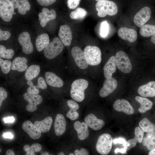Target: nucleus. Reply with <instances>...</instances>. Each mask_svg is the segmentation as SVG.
<instances>
[{
	"mask_svg": "<svg viewBox=\"0 0 155 155\" xmlns=\"http://www.w3.org/2000/svg\"><path fill=\"white\" fill-rule=\"evenodd\" d=\"M38 88L44 90L47 88V83L44 79L42 77L38 78L37 80V84L36 85Z\"/></svg>",
	"mask_w": 155,
	"mask_h": 155,
	"instance_id": "nucleus-41",
	"label": "nucleus"
},
{
	"mask_svg": "<svg viewBox=\"0 0 155 155\" xmlns=\"http://www.w3.org/2000/svg\"><path fill=\"white\" fill-rule=\"evenodd\" d=\"M127 147H125L124 148L121 149L117 148L115 150V154L118 152H120L123 154L126 153Z\"/></svg>",
	"mask_w": 155,
	"mask_h": 155,
	"instance_id": "nucleus-49",
	"label": "nucleus"
},
{
	"mask_svg": "<svg viewBox=\"0 0 155 155\" xmlns=\"http://www.w3.org/2000/svg\"><path fill=\"white\" fill-rule=\"evenodd\" d=\"M15 9H18L19 13L24 15L30 9V5L28 0H10Z\"/></svg>",
	"mask_w": 155,
	"mask_h": 155,
	"instance_id": "nucleus-25",
	"label": "nucleus"
},
{
	"mask_svg": "<svg viewBox=\"0 0 155 155\" xmlns=\"http://www.w3.org/2000/svg\"><path fill=\"white\" fill-rule=\"evenodd\" d=\"M135 100L140 104L138 111L140 113H145L152 107V102L147 98L137 96L135 97Z\"/></svg>",
	"mask_w": 155,
	"mask_h": 155,
	"instance_id": "nucleus-31",
	"label": "nucleus"
},
{
	"mask_svg": "<svg viewBox=\"0 0 155 155\" xmlns=\"http://www.w3.org/2000/svg\"><path fill=\"white\" fill-rule=\"evenodd\" d=\"M49 43V36L47 34L43 33L38 35L35 41L37 50L38 52H41L46 48Z\"/></svg>",
	"mask_w": 155,
	"mask_h": 155,
	"instance_id": "nucleus-27",
	"label": "nucleus"
},
{
	"mask_svg": "<svg viewBox=\"0 0 155 155\" xmlns=\"http://www.w3.org/2000/svg\"><path fill=\"white\" fill-rule=\"evenodd\" d=\"M3 136L5 138L11 139L13 137V135L10 133H5L3 134Z\"/></svg>",
	"mask_w": 155,
	"mask_h": 155,
	"instance_id": "nucleus-50",
	"label": "nucleus"
},
{
	"mask_svg": "<svg viewBox=\"0 0 155 155\" xmlns=\"http://www.w3.org/2000/svg\"><path fill=\"white\" fill-rule=\"evenodd\" d=\"M113 142L115 144L117 143L122 144L125 147H127V142L126 140L123 138L120 137L115 139L113 140Z\"/></svg>",
	"mask_w": 155,
	"mask_h": 155,
	"instance_id": "nucleus-47",
	"label": "nucleus"
},
{
	"mask_svg": "<svg viewBox=\"0 0 155 155\" xmlns=\"http://www.w3.org/2000/svg\"><path fill=\"white\" fill-rule=\"evenodd\" d=\"M142 144L147 149L151 150L155 147V132H148L143 137Z\"/></svg>",
	"mask_w": 155,
	"mask_h": 155,
	"instance_id": "nucleus-32",
	"label": "nucleus"
},
{
	"mask_svg": "<svg viewBox=\"0 0 155 155\" xmlns=\"http://www.w3.org/2000/svg\"><path fill=\"white\" fill-rule=\"evenodd\" d=\"M40 68L39 65L36 64L30 66L25 70L24 77L26 80H32L39 74Z\"/></svg>",
	"mask_w": 155,
	"mask_h": 155,
	"instance_id": "nucleus-30",
	"label": "nucleus"
},
{
	"mask_svg": "<svg viewBox=\"0 0 155 155\" xmlns=\"http://www.w3.org/2000/svg\"><path fill=\"white\" fill-rule=\"evenodd\" d=\"M58 155H64L65 154L64 153L62 152H60L58 154Z\"/></svg>",
	"mask_w": 155,
	"mask_h": 155,
	"instance_id": "nucleus-55",
	"label": "nucleus"
},
{
	"mask_svg": "<svg viewBox=\"0 0 155 155\" xmlns=\"http://www.w3.org/2000/svg\"><path fill=\"white\" fill-rule=\"evenodd\" d=\"M23 129L34 140L39 139L41 135V132L36 127L34 124L29 120L25 121L22 124Z\"/></svg>",
	"mask_w": 155,
	"mask_h": 155,
	"instance_id": "nucleus-16",
	"label": "nucleus"
},
{
	"mask_svg": "<svg viewBox=\"0 0 155 155\" xmlns=\"http://www.w3.org/2000/svg\"><path fill=\"white\" fill-rule=\"evenodd\" d=\"M23 97L28 103L26 109L30 112H33L36 110L37 105L41 104L43 100L42 98L40 95L27 92L24 94Z\"/></svg>",
	"mask_w": 155,
	"mask_h": 155,
	"instance_id": "nucleus-9",
	"label": "nucleus"
},
{
	"mask_svg": "<svg viewBox=\"0 0 155 155\" xmlns=\"http://www.w3.org/2000/svg\"><path fill=\"white\" fill-rule=\"evenodd\" d=\"M12 62L11 61L7 59L3 60L0 58V66L2 72L5 74L8 73L11 69Z\"/></svg>",
	"mask_w": 155,
	"mask_h": 155,
	"instance_id": "nucleus-38",
	"label": "nucleus"
},
{
	"mask_svg": "<svg viewBox=\"0 0 155 155\" xmlns=\"http://www.w3.org/2000/svg\"><path fill=\"white\" fill-rule=\"evenodd\" d=\"M84 52L89 65L95 66L101 61V52L99 47L95 46L88 45L84 48Z\"/></svg>",
	"mask_w": 155,
	"mask_h": 155,
	"instance_id": "nucleus-3",
	"label": "nucleus"
},
{
	"mask_svg": "<svg viewBox=\"0 0 155 155\" xmlns=\"http://www.w3.org/2000/svg\"><path fill=\"white\" fill-rule=\"evenodd\" d=\"M149 155H155V147L148 153Z\"/></svg>",
	"mask_w": 155,
	"mask_h": 155,
	"instance_id": "nucleus-52",
	"label": "nucleus"
},
{
	"mask_svg": "<svg viewBox=\"0 0 155 155\" xmlns=\"http://www.w3.org/2000/svg\"><path fill=\"white\" fill-rule=\"evenodd\" d=\"M118 34L121 39L131 42H135L137 37V33L136 30L125 27H121L119 29Z\"/></svg>",
	"mask_w": 155,
	"mask_h": 155,
	"instance_id": "nucleus-18",
	"label": "nucleus"
},
{
	"mask_svg": "<svg viewBox=\"0 0 155 155\" xmlns=\"http://www.w3.org/2000/svg\"><path fill=\"white\" fill-rule=\"evenodd\" d=\"M14 54V50L11 49H7L2 45H0V57L7 59H11Z\"/></svg>",
	"mask_w": 155,
	"mask_h": 155,
	"instance_id": "nucleus-37",
	"label": "nucleus"
},
{
	"mask_svg": "<svg viewBox=\"0 0 155 155\" xmlns=\"http://www.w3.org/2000/svg\"><path fill=\"white\" fill-rule=\"evenodd\" d=\"M117 86V80L112 77L106 79L102 87L99 91V95L101 97H106L112 93L116 88Z\"/></svg>",
	"mask_w": 155,
	"mask_h": 155,
	"instance_id": "nucleus-12",
	"label": "nucleus"
},
{
	"mask_svg": "<svg viewBox=\"0 0 155 155\" xmlns=\"http://www.w3.org/2000/svg\"><path fill=\"white\" fill-rule=\"evenodd\" d=\"M80 0H67L68 7L70 9H75L79 5Z\"/></svg>",
	"mask_w": 155,
	"mask_h": 155,
	"instance_id": "nucleus-42",
	"label": "nucleus"
},
{
	"mask_svg": "<svg viewBox=\"0 0 155 155\" xmlns=\"http://www.w3.org/2000/svg\"><path fill=\"white\" fill-rule=\"evenodd\" d=\"M73 127L79 140H83L88 137L89 135L88 126L85 122L76 121L74 123Z\"/></svg>",
	"mask_w": 155,
	"mask_h": 155,
	"instance_id": "nucleus-22",
	"label": "nucleus"
},
{
	"mask_svg": "<svg viewBox=\"0 0 155 155\" xmlns=\"http://www.w3.org/2000/svg\"><path fill=\"white\" fill-rule=\"evenodd\" d=\"M139 94L143 97L155 96V81H152L140 86L138 90Z\"/></svg>",
	"mask_w": 155,
	"mask_h": 155,
	"instance_id": "nucleus-20",
	"label": "nucleus"
},
{
	"mask_svg": "<svg viewBox=\"0 0 155 155\" xmlns=\"http://www.w3.org/2000/svg\"><path fill=\"white\" fill-rule=\"evenodd\" d=\"M56 16V13L54 9H51L49 10L46 8H43L38 15L41 26L44 27L49 21L55 19Z\"/></svg>",
	"mask_w": 155,
	"mask_h": 155,
	"instance_id": "nucleus-15",
	"label": "nucleus"
},
{
	"mask_svg": "<svg viewBox=\"0 0 155 155\" xmlns=\"http://www.w3.org/2000/svg\"><path fill=\"white\" fill-rule=\"evenodd\" d=\"M42 149L41 145L38 143H34L31 146L26 144L23 147L24 150L26 152V155H35V152L41 151Z\"/></svg>",
	"mask_w": 155,
	"mask_h": 155,
	"instance_id": "nucleus-35",
	"label": "nucleus"
},
{
	"mask_svg": "<svg viewBox=\"0 0 155 155\" xmlns=\"http://www.w3.org/2000/svg\"><path fill=\"white\" fill-rule=\"evenodd\" d=\"M96 0V1H100L104 0Z\"/></svg>",
	"mask_w": 155,
	"mask_h": 155,
	"instance_id": "nucleus-57",
	"label": "nucleus"
},
{
	"mask_svg": "<svg viewBox=\"0 0 155 155\" xmlns=\"http://www.w3.org/2000/svg\"><path fill=\"white\" fill-rule=\"evenodd\" d=\"M84 122L88 127L96 131L101 129L105 125L104 121L97 119L92 113H90L86 116L84 119Z\"/></svg>",
	"mask_w": 155,
	"mask_h": 155,
	"instance_id": "nucleus-17",
	"label": "nucleus"
},
{
	"mask_svg": "<svg viewBox=\"0 0 155 155\" xmlns=\"http://www.w3.org/2000/svg\"><path fill=\"white\" fill-rule=\"evenodd\" d=\"M113 138L108 133H104L101 135L98 138L96 148L97 152L101 155L108 154L112 147Z\"/></svg>",
	"mask_w": 155,
	"mask_h": 155,
	"instance_id": "nucleus-4",
	"label": "nucleus"
},
{
	"mask_svg": "<svg viewBox=\"0 0 155 155\" xmlns=\"http://www.w3.org/2000/svg\"><path fill=\"white\" fill-rule=\"evenodd\" d=\"M75 101L73 100H69L67 102V106L70 110L66 114L67 117L71 120L77 119L79 116V114L77 111L79 108V106Z\"/></svg>",
	"mask_w": 155,
	"mask_h": 155,
	"instance_id": "nucleus-26",
	"label": "nucleus"
},
{
	"mask_svg": "<svg viewBox=\"0 0 155 155\" xmlns=\"http://www.w3.org/2000/svg\"><path fill=\"white\" fill-rule=\"evenodd\" d=\"M27 62L28 60L25 57H17L12 63L11 69L19 72H23L28 68Z\"/></svg>",
	"mask_w": 155,
	"mask_h": 155,
	"instance_id": "nucleus-23",
	"label": "nucleus"
},
{
	"mask_svg": "<svg viewBox=\"0 0 155 155\" xmlns=\"http://www.w3.org/2000/svg\"><path fill=\"white\" fill-rule=\"evenodd\" d=\"M40 5L44 6H49L54 3L57 0H36Z\"/></svg>",
	"mask_w": 155,
	"mask_h": 155,
	"instance_id": "nucleus-45",
	"label": "nucleus"
},
{
	"mask_svg": "<svg viewBox=\"0 0 155 155\" xmlns=\"http://www.w3.org/2000/svg\"><path fill=\"white\" fill-rule=\"evenodd\" d=\"M14 8L9 0H0V16L5 22H9L14 13Z\"/></svg>",
	"mask_w": 155,
	"mask_h": 155,
	"instance_id": "nucleus-8",
	"label": "nucleus"
},
{
	"mask_svg": "<svg viewBox=\"0 0 155 155\" xmlns=\"http://www.w3.org/2000/svg\"><path fill=\"white\" fill-rule=\"evenodd\" d=\"M89 85L88 81L84 78L74 80L71 86L70 94L71 98L77 102L83 101L85 98V91Z\"/></svg>",
	"mask_w": 155,
	"mask_h": 155,
	"instance_id": "nucleus-1",
	"label": "nucleus"
},
{
	"mask_svg": "<svg viewBox=\"0 0 155 155\" xmlns=\"http://www.w3.org/2000/svg\"><path fill=\"white\" fill-rule=\"evenodd\" d=\"M140 34L144 37H148L155 34V25L146 24L141 27L140 30Z\"/></svg>",
	"mask_w": 155,
	"mask_h": 155,
	"instance_id": "nucleus-34",
	"label": "nucleus"
},
{
	"mask_svg": "<svg viewBox=\"0 0 155 155\" xmlns=\"http://www.w3.org/2000/svg\"><path fill=\"white\" fill-rule=\"evenodd\" d=\"M151 40L153 43L155 44V34L152 36Z\"/></svg>",
	"mask_w": 155,
	"mask_h": 155,
	"instance_id": "nucleus-53",
	"label": "nucleus"
},
{
	"mask_svg": "<svg viewBox=\"0 0 155 155\" xmlns=\"http://www.w3.org/2000/svg\"><path fill=\"white\" fill-rule=\"evenodd\" d=\"M109 25L107 21H103L101 23L100 34L101 36L104 38L107 35L109 32Z\"/></svg>",
	"mask_w": 155,
	"mask_h": 155,
	"instance_id": "nucleus-39",
	"label": "nucleus"
},
{
	"mask_svg": "<svg viewBox=\"0 0 155 155\" xmlns=\"http://www.w3.org/2000/svg\"><path fill=\"white\" fill-rule=\"evenodd\" d=\"M139 125L144 132H155V125L151 122L147 118H144L140 121Z\"/></svg>",
	"mask_w": 155,
	"mask_h": 155,
	"instance_id": "nucleus-33",
	"label": "nucleus"
},
{
	"mask_svg": "<svg viewBox=\"0 0 155 155\" xmlns=\"http://www.w3.org/2000/svg\"><path fill=\"white\" fill-rule=\"evenodd\" d=\"M115 59L117 68L121 71L127 73L131 71L132 64L128 56L124 52L119 51L117 52Z\"/></svg>",
	"mask_w": 155,
	"mask_h": 155,
	"instance_id": "nucleus-6",
	"label": "nucleus"
},
{
	"mask_svg": "<svg viewBox=\"0 0 155 155\" xmlns=\"http://www.w3.org/2000/svg\"><path fill=\"white\" fill-rule=\"evenodd\" d=\"M27 84L29 86L27 89V92L36 94H38L39 93V88L37 87L36 86L34 85L31 80L28 81Z\"/></svg>",
	"mask_w": 155,
	"mask_h": 155,
	"instance_id": "nucleus-40",
	"label": "nucleus"
},
{
	"mask_svg": "<svg viewBox=\"0 0 155 155\" xmlns=\"http://www.w3.org/2000/svg\"><path fill=\"white\" fill-rule=\"evenodd\" d=\"M69 155H75V154H74L73 153H70L69 154Z\"/></svg>",
	"mask_w": 155,
	"mask_h": 155,
	"instance_id": "nucleus-56",
	"label": "nucleus"
},
{
	"mask_svg": "<svg viewBox=\"0 0 155 155\" xmlns=\"http://www.w3.org/2000/svg\"><path fill=\"white\" fill-rule=\"evenodd\" d=\"M151 13V9L149 7L145 6L142 8L134 17L135 24L138 27L142 26L150 19Z\"/></svg>",
	"mask_w": 155,
	"mask_h": 155,
	"instance_id": "nucleus-11",
	"label": "nucleus"
},
{
	"mask_svg": "<svg viewBox=\"0 0 155 155\" xmlns=\"http://www.w3.org/2000/svg\"><path fill=\"white\" fill-rule=\"evenodd\" d=\"M96 9L98 11L97 15L103 18L106 15L113 16L118 12V8L115 3L113 1L104 0L98 1L95 5Z\"/></svg>",
	"mask_w": 155,
	"mask_h": 155,
	"instance_id": "nucleus-2",
	"label": "nucleus"
},
{
	"mask_svg": "<svg viewBox=\"0 0 155 155\" xmlns=\"http://www.w3.org/2000/svg\"><path fill=\"white\" fill-rule=\"evenodd\" d=\"M44 78L47 84L51 86L60 88L64 85L63 80L53 72H46L44 74Z\"/></svg>",
	"mask_w": 155,
	"mask_h": 155,
	"instance_id": "nucleus-19",
	"label": "nucleus"
},
{
	"mask_svg": "<svg viewBox=\"0 0 155 155\" xmlns=\"http://www.w3.org/2000/svg\"><path fill=\"white\" fill-rule=\"evenodd\" d=\"M71 55L76 65L82 70L86 69L88 67L84 54L79 47H73L71 50Z\"/></svg>",
	"mask_w": 155,
	"mask_h": 155,
	"instance_id": "nucleus-7",
	"label": "nucleus"
},
{
	"mask_svg": "<svg viewBox=\"0 0 155 155\" xmlns=\"http://www.w3.org/2000/svg\"><path fill=\"white\" fill-rule=\"evenodd\" d=\"M54 128L57 136L62 135L65 132L66 127V123L64 116L61 114H57L55 117Z\"/></svg>",
	"mask_w": 155,
	"mask_h": 155,
	"instance_id": "nucleus-21",
	"label": "nucleus"
},
{
	"mask_svg": "<svg viewBox=\"0 0 155 155\" xmlns=\"http://www.w3.org/2000/svg\"><path fill=\"white\" fill-rule=\"evenodd\" d=\"M64 45L59 38H55L44 50V57L49 59L55 58L61 53L64 48Z\"/></svg>",
	"mask_w": 155,
	"mask_h": 155,
	"instance_id": "nucleus-5",
	"label": "nucleus"
},
{
	"mask_svg": "<svg viewBox=\"0 0 155 155\" xmlns=\"http://www.w3.org/2000/svg\"><path fill=\"white\" fill-rule=\"evenodd\" d=\"M53 119L51 117H48L41 121H36L34 124L41 133L48 131L53 123Z\"/></svg>",
	"mask_w": 155,
	"mask_h": 155,
	"instance_id": "nucleus-28",
	"label": "nucleus"
},
{
	"mask_svg": "<svg viewBox=\"0 0 155 155\" xmlns=\"http://www.w3.org/2000/svg\"><path fill=\"white\" fill-rule=\"evenodd\" d=\"M87 12L84 9L81 7L77 8L71 11L70 14L71 18L73 19H80L84 18L87 15Z\"/></svg>",
	"mask_w": 155,
	"mask_h": 155,
	"instance_id": "nucleus-36",
	"label": "nucleus"
},
{
	"mask_svg": "<svg viewBox=\"0 0 155 155\" xmlns=\"http://www.w3.org/2000/svg\"><path fill=\"white\" fill-rule=\"evenodd\" d=\"M115 57L111 56L104 66L103 69L104 75L105 79H108L112 77L113 74L116 70Z\"/></svg>",
	"mask_w": 155,
	"mask_h": 155,
	"instance_id": "nucleus-24",
	"label": "nucleus"
},
{
	"mask_svg": "<svg viewBox=\"0 0 155 155\" xmlns=\"http://www.w3.org/2000/svg\"><path fill=\"white\" fill-rule=\"evenodd\" d=\"M74 154L75 155H88L89 153L86 149L82 148L80 150L78 149L75 150L74 151Z\"/></svg>",
	"mask_w": 155,
	"mask_h": 155,
	"instance_id": "nucleus-46",
	"label": "nucleus"
},
{
	"mask_svg": "<svg viewBox=\"0 0 155 155\" xmlns=\"http://www.w3.org/2000/svg\"><path fill=\"white\" fill-rule=\"evenodd\" d=\"M1 152V149H0V152Z\"/></svg>",
	"mask_w": 155,
	"mask_h": 155,
	"instance_id": "nucleus-58",
	"label": "nucleus"
},
{
	"mask_svg": "<svg viewBox=\"0 0 155 155\" xmlns=\"http://www.w3.org/2000/svg\"><path fill=\"white\" fill-rule=\"evenodd\" d=\"M113 106L115 111L123 112L128 115L132 114L134 112V109L132 105L128 101L124 99L117 100Z\"/></svg>",
	"mask_w": 155,
	"mask_h": 155,
	"instance_id": "nucleus-14",
	"label": "nucleus"
},
{
	"mask_svg": "<svg viewBox=\"0 0 155 155\" xmlns=\"http://www.w3.org/2000/svg\"><path fill=\"white\" fill-rule=\"evenodd\" d=\"M58 34L64 46H69L71 45L72 39V32L68 25L65 24L61 26Z\"/></svg>",
	"mask_w": 155,
	"mask_h": 155,
	"instance_id": "nucleus-13",
	"label": "nucleus"
},
{
	"mask_svg": "<svg viewBox=\"0 0 155 155\" xmlns=\"http://www.w3.org/2000/svg\"><path fill=\"white\" fill-rule=\"evenodd\" d=\"M3 120L5 123H12L15 121V119L13 117H8L3 118Z\"/></svg>",
	"mask_w": 155,
	"mask_h": 155,
	"instance_id": "nucleus-48",
	"label": "nucleus"
},
{
	"mask_svg": "<svg viewBox=\"0 0 155 155\" xmlns=\"http://www.w3.org/2000/svg\"><path fill=\"white\" fill-rule=\"evenodd\" d=\"M18 40L24 53L29 54L33 52V46L29 33L26 31L21 32L18 37Z\"/></svg>",
	"mask_w": 155,
	"mask_h": 155,
	"instance_id": "nucleus-10",
	"label": "nucleus"
},
{
	"mask_svg": "<svg viewBox=\"0 0 155 155\" xmlns=\"http://www.w3.org/2000/svg\"><path fill=\"white\" fill-rule=\"evenodd\" d=\"M144 132L140 127H136L135 129V137L127 142V147L130 148H133L135 146L137 142H142Z\"/></svg>",
	"mask_w": 155,
	"mask_h": 155,
	"instance_id": "nucleus-29",
	"label": "nucleus"
},
{
	"mask_svg": "<svg viewBox=\"0 0 155 155\" xmlns=\"http://www.w3.org/2000/svg\"><path fill=\"white\" fill-rule=\"evenodd\" d=\"M11 36V33L8 31H3L0 29V40H6Z\"/></svg>",
	"mask_w": 155,
	"mask_h": 155,
	"instance_id": "nucleus-43",
	"label": "nucleus"
},
{
	"mask_svg": "<svg viewBox=\"0 0 155 155\" xmlns=\"http://www.w3.org/2000/svg\"><path fill=\"white\" fill-rule=\"evenodd\" d=\"M6 155H14L15 153L11 149H8L5 153Z\"/></svg>",
	"mask_w": 155,
	"mask_h": 155,
	"instance_id": "nucleus-51",
	"label": "nucleus"
},
{
	"mask_svg": "<svg viewBox=\"0 0 155 155\" xmlns=\"http://www.w3.org/2000/svg\"><path fill=\"white\" fill-rule=\"evenodd\" d=\"M8 96V93L6 90L3 87H0V107L3 101L6 99Z\"/></svg>",
	"mask_w": 155,
	"mask_h": 155,
	"instance_id": "nucleus-44",
	"label": "nucleus"
},
{
	"mask_svg": "<svg viewBox=\"0 0 155 155\" xmlns=\"http://www.w3.org/2000/svg\"><path fill=\"white\" fill-rule=\"evenodd\" d=\"M49 153L47 152H45L41 154V155H49Z\"/></svg>",
	"mask_w": 155,
	"mask_h": 155,
	"instance_id": "nucleus-54",
	"label": "nucleus"
}]
</instances>
